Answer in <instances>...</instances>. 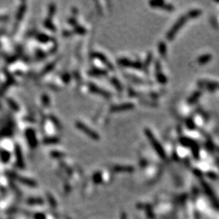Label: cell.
I'll use <instances>...</instances> for the list:
<instances>
[{"label": "cell", "mask_w": 219, "mask_h": 219, "mask_svg": "<svg viewBox=\"0 0 219 219\" xmlns=\"http://www.w3.org/2000/svg\"><path fill=\"white\" fill-rule=\"evenodd\" d=\"M159 51H160V54L162 55H165L166 51V45H165L164 42H161L159 44Z\"/></svg>", "instance_id": "cell-12"}, {"label": "cell", "mask_w": 219, "mask_h": 219, "mask_svg": "<svg viewBox=\"0 0 219 219\" xmlns=\"http://www.w3.org/2000/svg\"><path fill=\"white\" fill-rule=\"evenodd\" d=\"M76 126L78 127L80 130H82L84 132H85V133L89 135V136H90L91 138H93L94 140H98V139H99V135H98V134H97L95 131H92V129H90L89 127L85 126L83 123H77Z\"/></svg>", "instance_id": "cell-4"}, {"label": "cell", "mask_w": 219, "mask_h": 219, "mask_svg": "<svg viewBox=\"0 0 219 219\" xmlns=\"http://www.w3.org/2000/svg\"><path fill=\"white\" fill-rule=\"evenodd\" d=\"M91 74L95 75H104L107 74V72L106 71H101V70H95L91 72Z\"/></svg>", "instance_id": "cell-14"}, {"label": "cell", "mask_w": 219, "mask_h": 219, "mask_svg": "<svg viewBox=\"0 0 219 219\" xmlns=\"http://www.w3.org/2000/svg\"><path fill=\"white\" fill-rule=\"evenodd\" d=\"M134 108V105L132 103H124L119 106H115L111 108V111L118 112V111H127Z\"/></svg>", "instance_id": "cell-5"}, {"label": "cell", "mask_w": 219, "mask_h": 219, "mask_svg": "<svg viewBox=\"0 0 219 219\" xmlns=\"http://www.w3.org/2000/svg\"><path fill=\"white\" fill-rule=\"evenodd\" d=\"M211 58H212V56L210 55H202L198 59V62H199V63L204 64V63H208L211 59Z\"/></svg>", "instance_id": "cell-8"}, {"label": "cell", "mask_w": 219, "mask_h": 219, "mask_svg": "<svg viewBox=\"0 0 219 219\" xmlns=\"http://www.w3.org/2000/svg\"><path fill=\"white\" fill-rule=\"evenodd\" d=\"M200 95H201V92H200V91L194 93L192 95H191V97L189 98V99H188V102L189 103L195 102L196 100L198 99V98L200 97Z\"/></svg>", "instance_id": "cell-9"}, {"label": "cell", "mask_w": 219, "mask_h": 219, "mask_svg": "<svg viewBox=\"0 0 219 219\" xmlns=\"http://www.w3.org/2000/svg\"><path fill=\"white\" fill-rule=\"evenodd\" d=\"M90 89L94 92V93H98V94H100V95H102V96H104V97H106V98H108V97H110V93H107V92H106L105 90H102V89H99L98 88L97 86H95V85H93L92 84V85H90Z\"/></svg>", "instance_id": "cell-7"}, {"label": "cell", "mask_w": 219, "mask_h": 219, "mask_svg": "<svg viewBox=\"0 0 219 219\" xmlns=\"http://www.w3.org/2000/svg\"><path fill=\"white\" fill-rule=\"evenodd\" d=\"M187 20V17L186 16H182V17H180V18L178 20V21L176 23L174 24V26H173L172 28H170V30L168 32L167 35H166V37L169 40H172L174 37H175V35L177 33V32L179 30V28L182 27L183 25L184 24V23L186 22Z\"/></svg>", "instance_id": "cell-2"}, {"label": "cell", "mask_w": 219, "mask_h": 219, "mask_svg": "<svg viewBox=\"0 0 219 219\" xmlns=\"http://www.w3.org/2000/svg\"><path fill=\"white\" fill-rule=\"evenodd\" d=\"M163 1H153V2H150L149 4L151 5V7H162V6L164 4Z\"/></svg>", "instance_id": "cell-11"}, {"label": "cell", "mask_w": 219, "mask_h": 219, "mask_svg": "<svg viewBox=\"0 0 219 219\" xmlns=\"http://www.w3.org/2000/svg\"><path fill=\"white\" fill-rule=\"evenodd\" d=\"M93 56L96 57L99 60L102 61V63H104L109 68H111V69H113V68H114V67L112 65L111 63H110V62L108 61L107 59H106V57L105 55H103L102 54H101V53H94V54H93Z\"/></svg>", "instance_id": "cell-6"}, {"label": "cell", "mask_w": 219, "mask_h": 219, "mask_svg": "<svg viewBox=\"0 0 219 219\" xmlns=\"http://www.w3.org/2000/svg\"><path fill=\"white\" fill-rule=\"evenodd\" d=\"M157 77H158V81L160 83H166V81H167V80L166 78V76L164 75L162 73H161V72H158V74H157Z\"/></svg>", "instance_id": "cell-13"}, {"label": "cell", "mask_w": 219, "mask_h": 219, "mask_svg": "<svg viewBox=\"0 0 219 219\" xmlns=\"http://www.w3.org/2000/svg\"><path fill=\"white\" fill-rule=\"evenodd\" d=\"M201 14V10H192L191 11L188 12V17H191V18H194V17H197L198 15H200Z\"/></svg>", "instance_id": "cell-10"}, {"label": "cell", "mask_w": 219, "mask_h": 219, "mask_svg": "<svg viewBox=\"0 0 219 219\" xmlns=\"http://www.w3.org/2000/svg\"><path fill=\"white\" fill-rule=\"evenodd\" d=\"M118 63L122 66L124 67H133V68H136V69H141L143 67V65L139 63V62H133V61L128 60L126 59H119Z\"/></svg>", "instance_id": "cell-3"}, {"label": "cell", "mask_w": 219, "mask_h": 219, "mask_svg": "<svg viewBox=\"0 0 219 219\" xmlns=\"http://www.w3.org/2000/svg\"><path fill=\"white\" fill-rule=\"evenodd\" d=\"M111 81H112V83L115 84V86L116 87L117 89H119V90H121V89H122L121 84H120V83H119V82L118 80H115V79H112Z\"/></svg>", "instance_id": "cell-15"}, {"label": "cell", "mask_w": 219, "mask_h": 219, "mask_svg": "<svg viewBox=\"0 0 219 219\" xmlns=\"http://www.w3.org/2000/svg\"><path fill=\"white\" fill-rule=\"evenodd\" d=\"M145 134L147 135L148 139L150 140V142H151V144L153 145L154 149L158 153L159 155H160L161 157H165V153H164L163 149H162V145L159 144L158 140L154 137V135H153V133L151 132V131L149 130V129H146V130H145Z\"/></svg>", "instance_id": "cell-1"}]
</instances>
